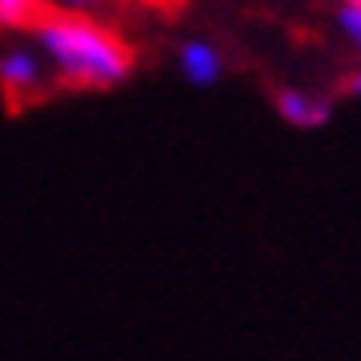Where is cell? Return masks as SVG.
Segmentation results:
<instances>
[{
  "instance_id": "obj_1",
  "label": "cell",
  "mask_w": 361,
  "mask_h": 361,
  "mask_svg": "<svg viewBox=\"0 0 361 361\" xmlns=\"http://www.w3.org/2000/svg\"><path fill=\"white\" fill-rule=\"evenodd\" d=\"M33 45L53 73L73 90H114L134 69L130 45L90 17L49 13L33 25Z\"/></svg>"
},
{
  "instance_id": "obj_2",
  "label": "cell",
  "mask_w": 361,
  "mask_h": 361,
  "mask_svg": "<svg viewBox=\"0 0 361 361\" xmlns=\"http://www.w3.org/2000/svg\"><path fill=\"white\" fill-rule=\"evenodd\" d=\"M49 82V61L37 45H8L0 49V94L8 106H25L45 94Z\"/></svg>"
},
{
  "instance_id": "obj_3",
  "label": "cell",
  "mask_w": 361,
  "mask_h": 361,
  "mask_svg": "<svg viewBox=\"0 0 361 361\" xmlns=\"http://www.w3.org/2000/svg\"><path fill=\"white\" fill-rule=\"evenodd\" d=\"M276 114L296 130H317L329 122V102L312 98L305 90H276Z\"/></svg>"
},
{
  "instance_id": "obj_4",
  "label": "cell",
  "mask_w": 361,
  "mask_h": 361,
  "mask_svg": "<svg viewBox=\"0 0 361 361\" xmlns=\"http://www.w3.org/2000/svg\"><path fill=\"white\" fill-rule=\"evenodd\" d=\"M179 69L191 85H215L224 78V53L212 41H187L179 49Z\"/></svg>"
},
{
  "instance_id": "obj_5",
  "label": "cell",
  "mask_w": 361,
  "mask_h": 361,
  "mask_svg": "<svg viewBox=\"0 0 361 361\" xmlns=\"http://www.w3.org/2000/svg\"><path fill=\"white\" fill-rule=\"evenodd\" d=\"M45 0H0V29H33Z\"/></svg>"
},
{
  "instance_id": "obj_6",
  "label": "cell",
  "mask_w": 361,
  "mask_h": 361,
  "mask_svg": "<svg viewBox=\"0 0 361 361\" xmlns=\"http://www.w3.org/2000/svg\"><path fill=\"white\" fill-rule=\"evenodd\" d=\"M337 20H341L345 37H349V41H353V45L361 49V4L345 0V4H341V13H337Z\"/></svg>"
},
{
  "instance_id": "obj_7",
  "label": "cell",
  "mask_w": 361,
  "mask_h": 361,
  "mask_svg": "<svg viewBox=\"0 0 361 361\" xmlns=\"http://www.w3.org/2000/svg\"><path fill=\"white\" fill-rule=\"evenodd\" d=\"M57 13H69V17H82V13H90V8H98L102 0H49Z\"/></svg>"
},
{
  "instance_id": "obj_8",
  "label": "cell",
  "mask_w": 361,
  "mask_h": 361,
  "mask_svg": "<svg viewBox=\"0 0 361 361\" xmlns=\"http://www.w3.org/2000/svg\"><path fill=\"white\" fill-rule=\"evenodd\" d=\"M345 90H349L353 98H361V73H353V78H349V85H345Z\"/></svg>"
},
{
  "instance_id": "obj_9",
  "label": "cell",
  "mask_w": 361,
  "mask_h": 361,
  "mask_svg": "<svg viewBox=\"0 0 361 361\" xmlns=\"http://www.w3.org/2000/svg\"><path fill=\"white\" fill-rule=\"evenodd\" d=\"M353 4H361V0H353Z\"/></svg>"
}]
</instances>
